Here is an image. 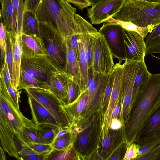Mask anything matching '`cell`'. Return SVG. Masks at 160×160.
I'll use <instances>...</instances> for the list:
<instances>
[{
	"label": "cell",
	"mask_w": 160,
	"mask_h": 160,
	"mask_svg": "<svg viewBox=\"0 0 160 160\" xmlns=\"http://www.w3.org/2000/svg\"><path fill=\"white\" fill-rule=\"evenodd\" d=\"M83 92L82 91L78 82L73 79L69 85L67 100L64 105L70 104L76 102Z\"/></svg>",
	"instance_id": "36"
},
{
	"label": "cell",
	"mask_w": 160,
	"mask_h": 160,
	"mask_svg": "<svg viewBox=\"0 0 160 160\" xmlns=\"http://www.w3.org/2000/svg\"><path fill=\"white\" fill-rule=\"evenodd\" d=\"M142 160H160V144L136 159Z\"/></svg>",
	"instance_id": "42"
},
{
	"label": "cell",
	"mask_w": 160,
	"mask_h": 160,
	"mask_svg": "<svg viewBox=\"0 0 160 160\" xmlns=\"http://www.w3.org/2000/svg\"><path fill=\"white\" fill-rule=\"evenodd\" d=\"M144 1L152 2H160V0H142Z\"/></svg>",
	"instance_id": "57"
},
{
	"label": "cell",
	"mask_w": 160,
	"mask_h": 160,
	"mask_svg": "<svg viewBox=\"0 0 160 160\" xmlns=\"http://www.w3.org/2000/svg\"><path fill=\"white\" fill-rule=\"evenodd\" d=\"M74 138V133L69 129L68 132L55 139L51 144L53 150H61L67 148L73 143Z\"/></svg>",
	"instance_id": "34"
},
{
	"label": "cell",
	"mask_w": 160,
	"mask_h": 160,
	"mask_svg": "<svg viewBox=\"0 0 160 160\" xmlns=\"http://www.w3.org/2000/svg\"><path fill=\"white\" fill-rule=\"evenodd\" d=\"M38 21L35 15L28 11L23 12L22 33L28 35H38Z\"/></svg>",
	"instance_id": "28"
},
{
	"label": "cell",
	"mask_w": 160,
	"mask_h": 160,
	"mask_svg": "<svg viewBox=\"0 0 160 160\" xmlns=\"http://www.w3.org/2000/svg\"><path fill=\"white\" fill-rule=\"evenodd\" d=\"M21 69L26 71L36 79L49 86L52 75L61 69L55 64L48 55L22 56Z\"/></svg>",
	"instance_id": "9"
},
{
	"label": "cell",
	"mask_w": 160,
	"mask_h": 160,
	"mask_svg": "<svg viewBox=\"0 0 160 160\" xmlns=\"http://www.w3.org/2000/svg\"><path fill=\"white\" fill-rule=\"evenodd\" d=\"M113 18L119 21L130 22L151 32L160 22V2L142 0H125L120 10Z\"/></svg>",
	"instance_id": "3"
},
{
	"label": "cell",
	"mask_w": 160,
	"mask_h": 160,
	"mask_svg": "<svg viewBox=\"0 0 160 160\" xmlns=\"http://www.w3.org/2000/svg\"><path fill=\"white\" fill-rule=\"evenodd\" d=\"M103 35L113 57L122 62L126 59L124 28L119 23L104 22L98 31Z\"/></svg>",
	"instance_id": "12"
},
{
	"label": "cell",
	"mask_w": 160,
	"mask_h": 160,
	"mask_svg": "<svg viewBox=\"0 0 160 160\" xmlns=\"http://www.w3.org/2000/svg\"><path fill=\"white\" fill-rule=\"evenodd\" d=\"M7 88L15 106L18 110H20L19 106V102L20 101V92L14 88L12 83Z\"/></svg>",
	"instance_id": "46"
},
{
	"label": "cell",
	"mask_w": 160,
	"mask_h": 160,
	"mask_svg": "<svg viewBox=\"0 0 160 160\" xmlns=\"http://www.w3.org/2000/svg\"><path fill=\"white\" fill-rule=\"evenodd\" d=\"M38 35L51 60L59 68L66 72L67 40L52 24L44 21L38 22Z\"/></svg>",
	"instance_id": "5"
},
{
	"label": "cell",
	"mask_w": 160,
	"mask_h": 160,
	"mask_svg": "<svg viewBox=\"0 0 160 160\" xmlns=\"http://www.w3.org/2000/svg\"><path fill=\"white\" fill-rule=\"evenodd\" d=\"M102 107L91 116L75 121L69 127L74 134V148L81 156H87L91 151L94 139L101 137L103 119Z\"/></svg>",
	"instance_id": "4"
},
{
	"label": "cell",
	"mask_w": 160,
	"mask_h": 160,
	"mask_svg": "<svg viewBox=\"0 0 160 160\" xmlns=\"http://www.w3.org/2000/svg\"><path fill=\"white\" fill-rule=\"evenodd\" d=\"M140 146L136 159L160 144V133L154 135L136 142Z\"/></svg>",
	"instance_id": "31"
},
{
	"label": "cell",
	"mask_w": 160,
	"mask_h": 160,
	"mask_svg": "<svg viewBox=\"0 0 160 160\" xmlns=\"http://www.w3.org/2000/svg\"><path fill=\"white\" fill-rule=\"evenodd\" d=\"M0 113L10 124L16 136H20L24 127H37L34 123L23 115L15 106L9 95L3 72H0Z\"/></svg>",
	"instance_id": "6"
},
{
	"label": "cell",
	"mask_w": 160,
	"mask_h": 160,
	"mask_svg": "<svg viewBox=\"0 0 160 160\" xmlns=\"http://www.w3.org/2000/svg\"><path fill=\"white\" fill-rule=\"evenodd\" d=\"M37 138L36 143L51 144L54 141L58 130L62 128L51 124L37 126Z\"/></svg>",
	"instance_id": "26"
},
{
	"label": "cell",
	"mask_w": 160,
	"mask_h": 160,
	"mask_svg": "<svg viewBox=\"0 0 160 160\" xmlns=\"http://www.w3.org/2000/svg\"><path fill=\"white\" fill-rule=\"evenodd\" d=\"M125 0H103L92 5L88 9V17L92 24L107 22L118 12Z\"/></svg>",
	"instance_id": "14"
},
{
	"label": "cell",
	"mask_w": 160,
	"mask_h": 160,
	"mask_svg": "<svg viewBox=\"0 0 160 160\" xmlns=\"http://www.w3.org/2000/svg\"><path fill=\"white\" fill-rule=\"evenodd\" d=\"M67 52L66 72L80 83V72L78 61L72 47L70 38L67 40Z\"/></svg>",
	"instance_id": "25"
},
{
	"label": "cell",
	"mask_w": 160,
	"mask_h": 160,
	"mask_svg": "<svg viewBox=\"0 0 160 160\" xmlns=\"http://www.w3.org/2000/svg\"><path fill=\"white\" fill-rule=\"evenodd\" d=\"M2 0H0V2L1 3L2 2Z\"/></svg>",
	"instance_id": "58"
},
{
	"label": "cell",
	"mask_w": 160,
	"mask_h": 160,
	"mask_svg": "<svg viewBox=\"0 0 160 160\" xmlns=\"http://www.w3.org/2000/svg\"><path fill=\"white\" fill-rule=\"evenodd\" d=\"M108 22L119 23L123 28L128 31L137 32L144 38L151 32L150 30L148 28L141 27L130 22L118 21L112 18L109 19Z\"/></svg>",
	"instance_id": "37"
},
{
	"label": "cell",
	"mask_w": 160,
	"mask_h": 160,
	"mask_svg": "<svg viewBox=\"0 0 160 160\" xmlns=\"http://www.w3.org/2000/svg\"><path fill=\"white\" fill-rule=\"evenodd\" d=\"M27 88L50 90L48 84L36 79L26 71L21 69L19 83L18 89L19 91Z\"/></svg>",
	"instance_id": "27"
},
{
	"label": "cell",
	"mask_w": 160,
	"mask_h": 160,
	"mask_svg": "<svg viewBox=\"0 0 160 160\" xmlns=\"http://www.w3.org/2000/svg\"><path fill=\"white\" fill-rule=\"evenodd\" d=\"M15 37L12 36L9 32L7 30L6 61L9 68L12 84L13 74V42L15 40Z\"/></svg>",
	"instance_id": "32"
},
{
	"label": "cell",
	"mask_w": 160,
	"mask_h": 160,
	"mask_svg": "<svg viewBox=\"0 0 160 160\" xmlns=\"http://www.w3.org/2000/svg\"><path fill=\"white\" fill-rule=\"evenodd\" d=\"M76 9L64 0H42L35 13L38 22L51 23L66 40L81 32Z\"/></svg>",
	"instance_id": "2"
},
{
	"label": "cell",
	"mask_w": 160,
	"mask_h": 160,
	"mask_svg": "<svg viewBox=\"0 0 160 160\" xmlns=\"http://www.w3.org/2000/svg\"><path fill=\"white\" fill-rule=\"evenodd\" d=\"M122 65V105L120 120L123 127H125L130 113L132 92L139 67V62L126 59Z\"/></svg>",
	"instance_id": "11"
},
{
	"label": "cell",
	"mask_w": 160,
	"mask_h": 160,
	"mask_svg": "<svg viewBox=\"0 0 160 160\" xmlns=\"http://www.w3.org/2000/svg\"><path fill=\"white\" fill-rule=\"evenodd\" d=\"M0 160H5L6 159V157L5 154V151L1 147H0Z\"/></svg>",
	"instance_id": "55"
},
{
	"label": "cell",
	"mask_w": 160,
	"mask_h": 160,
	"mask_svg": "<svg viewBox=\"0 0 160 160\" xmlns=\"http://www.w3.org/2000/svg\"><path fill=\"white\" fill-rule=\"evenodd\" d=\"M126 59L140 62L144 60L146 45L143 38L138 33L124 28Z\"/></svg>",
	"instance_id": "15"
},
{
	"label": "cell",
	"mask_w": 160,
	"mask_h": 160,
	"mask_svg": "<svg viewBox=\"0 0 160 160\" xmlns=\"http://www.w3.org/2000/svg\"><path fill=\"white\" fill-rule=\"evenodd\" d=\"M113 81V76L112 72L109 75L108 81L105 91L102 106V110L104 114L106 111L108 106L112 90Z\"/></svg>",
	"instance_id": "39"
},
{
	"label": "cell",
	"mask_w": 160,
	"mask_h": 160,
	"mask_svg": "<svg viewBox=\"0 0 160 160\" xmlns=\"http://www.w3.org/2000/svg\"><path fill=\"white\" fill-rule=\"evenodd\" d=\"M0 25V44L1 51V67L3 68L6 61V40L7 36V28L4 25L1 17Z\"/></svg>",
	"instance_id": "38"
},
{
	"label": "cell",
	"mask_w": 160,
	"mask_h": 160,
	"mask_svg": "<svg viewBox=\"0 0 160 160\" xmlns=\"http://www.w3.org/2000/svg\"><path fill=\"white\" fill-rule=\"evenodd\" d=\"M121 63L119 62L117 63L112 71L114 77L113 87L108 108L103 117L101 141L104 138L110 129L112 111L122 94L123 67Z\"/></svg>",
	"instance_id": "13"
},
{
	"label": "cell",
	"mask_w": 160,
	"mask_h": 160,
	"mask_svg": "<svg viewBox=\"0 0 160 160\" xmlns=\"http://www.w3.org/2000/svg\"><path fill=\"white\" fill-rule=\"evenodd\" d=\"M160 53V38H157L146 45V55Z\"/></svg>",
	"instance_id": "44"
},
{
	"label": "cell",
	"mask_w": 160,
	"mask_h": 160,
	"mask_svg": "<svg viewBox=\"0 0 160 160\" xmlns=\"http://www.w3.org/2000/svg\"><path fill=\"white\" fill-rule=\"evenodd\" d=\"M160 38V22L155 27L151 32L148 34L146 38V44H148L155 39Z\"/></svg>",
	"instance_id": "48"
},
{
	"label": "cell",
	"mask_w": 160,
	"mask_h": 160,
	"mask_svg": "<svg viewBox=\"0 0 160 160\" xmlns=\"http://www.w3.org/2000/svg\"><path fill=\"white\" fill-rule=\"evenodd\" d=\"M78 155L73 143L66 149L52 150L48 155L46 160H76L78 159Z\"/></svg>",
	"instance_id": "29"
},
{
	"label": "cell",
	"mask_w": 160,
	"mask_h": 160,
	"mask_svg": "<svg viewBox=\"0 0 160 160\" xmlns=\"http://www.w3.org/2000/svg\"><path fill=\"white\" fill-rule=\"evenodd\" d=\"M118 130L109 129L108 133L101 142L100 150L98 151V154L102 160H106L113 151L118 140L119 132Z\"/></svg>",
	"instance_id": "24"
},
{
	"label": "cell",
	"mask_w": 160,
	"mask_h": 160,
	"mask_svg": "<svg viewBox=\"0 0 160 160\" xmlns=\"http://www.w3.org/2000/svg\"><path fill=\"white\" fill-rule=\"evenodd\" d=\"M93 60V68L97 72L108 75L114 66L113 56L104 36L98 31L91 34Z\"/></svg>",
	"instance_id": "10"
},
{
	"label": "cell",
	"mask_w": 160,
	"mask_h": 160,
	"mask_svg": "<svg viewBox=\"0 0 160 160\" xmlns=\"http://www.w3.org/2000/svg\"><path fill=\"white\" fill-rule=\"evenodd\" d=\"M123 127L122 123L119 119L114 118L111 120L110 129L113 130H118Z\"/></svg>",
	"instance_id": "53"
},
{
	"label": "cell",
	"mask_w": 160,
	"mask_h": 160,
	"mask_svg": "<svg viewBox=\"0 0 160 160\" xmlns=\"http://www.w3.org/2000/svg\"><path fill=\"white\" fill-rule=\"evenodd\" d=\"M20 2V0H12L13 12L12 34L14 36H15L16 35V29Z\"/></svg>",
	"instance_id": "45"
},
{
	"label": "cell",
	"mask_w": 160,
	"mask_h": 160,
	"mask_svg": "<svg viewBox=\"0 0 160 160\" xmlns=\"http://www.w3.org/2000/svg\"><path fill=\"white\" fill-rule=\"evenodd\" d=\"M25 145L30 147L39 154L48 155L53 150L51 144H46L36 143H30Z\"/></svg>",
	"instance_id": "41"
},
{
	"label": "cell",
	"mask_w": 160,
	"mask_h": 160,
	"mask_svg": "<svg viewBox=\"0 0 160 160\" xmlns=\"http://www.w3.org/2000/svg\"><path fill=\"white\" fill-rule=\"evenodd\" d=\"M16 138L22 146H24L30 143H36L37 138V127H24L21 134L16 136Z\"/></svg>",
	"instance_id": "33"
},
{
	"label": "cell",
	"mask_w": 160,
	"mask_h": 160,
	"mask_svg": "<svg viewBox=\"0 0 160 160\" xmlns=\"http://www.w3.org/2000/svg\"><path fill=\"white\" fill-rule=\"evenodd\" d=\"M22 26L17 25L16 29L15 40L13 42V64L12 84L14 88L17 90L19 83L22 58Z\"/></svg>",
	"instance_id": "20"
},
{
	"label": "cell",
	"mask_w": 160,
	"mask_h": 160,
	"mask_svg": "<svg viewBox=\"0 0 160 160\" xmlns=\"http://www.w3.org/2000/svg\"><path fill=\"white\" fill-rule=\"evenodd\" d=\"M16 135L14 132L0 125V138L2 148L9 156L20 160Z\"/></svg>",
	"instance_id": "22"
},
{
	"label": "cell",
	"mask_w": 160,
	"mask_h": 160,
	"mask_svg": "<svg viewBox=\"0 0 160 160\" xmlns=\"http://www.w3.org/2000/svg\"><path fill=\"white\" fill-rule=\"evenodd\" d=\"M20 160H45L47 155L40 154L27 145L21 146L18 150Z\"/></svg>",
	"instance_id": "35"
},
{
	"label": "cell",
	"mask_w": 160,
	"mask_h": 160,
	"mask_svg": "<svg viewBox=\"0 0 160 160\" xmlns=\"http://www.w3.org/2000/svg\"><path fill=\"white\" fill-rule=\"evenodd\" d=\"M160 105V73L151 74L146 87L131 103L123 131L126 146L136 142L139 132L152 114Z\"/></svg>",
	"instance_id": "1"
},
{
	"label": "cell",
	"mask_w": 160,
	"mask_h": 160,
	"mask_svg": "<svg viewBox=\"0 0 160 160\" xmlns=\"http://www.w3.org/2000/svg\"><path fill=\"white\" fill-rule=\"evenodd\" d=\"M92 33L91 34L90 37L88 40L87 45V54L88 69L91 67H93V51L92 41L91 35Z\"/></svg>",
	"instance_id": "47"
},
{
	"label": "cell",
	"mask_w": 160,
	"mask_h": 160,
	"mask_svg": "<svg viewBox=\"0 0 160 160\" xmlns=\"http://www.w3.org/2000/svg\"><path fill=\"white\" fill-rule=\"evenodd\" d=\"M123 142L120 143L112 152L110 156L106 160H118L120 158L122 151V148Z\"/></svg>",
	"instance_id": "51"
},
{
	"label": "cell",
	"mask_w": 160,
	"mask_h": 160,
	"mask_svg": "<svg viewBox=\"0 0 160 160\" xmlns=\"http://www.w3.org/2000/svg\"><path fill=\"white\" fill-rule=\"evenodd\" d=\"M91 3L92 4V5H93L98 2L102 1L103 0H89Z\"/></svg>",
	"instance_id": "56"
},
{
	"label": "cell",
	"mask_w": 160,
	"mask_h": 160,
	"mask_svg": "<svg viewBox=\"0 0 160 160\" xmlns=\"http://www.w3.org/2000/svg\"><path fill=\"white\" fill-rule=\"evenodd\" d=\"M1 3L2 8L0 11V17L3 20L7 30L12 34L13 12L12 0H2Z\"/></svg>",
	"instance_id": "30"
},
{
	"label": "cell",
	"mask_w": 160,
	"mask_h": 160,
	"mask_svg": "<svg viewBox=\"0 0 160 160\" xmlns=\"http://www.w3.org/2000/svg\"><path fill=\"white\" fill-rule=\"evenodd\" d=\"M69 38L70 40L72 47L79 62V51L78 34L73 35Z\"/></svg>",
	"instance_id": "52"
},
{
	"label": "cell",
	"mask_w": 160,
	"mask_h": 160,
	"mask_svg": "<svg viewBox=\"0 0 160 160\" xmlns=\"http://www.w3.org/2000/svg\"><path fill=\"white\" fill-rule=\"evenodd\" d=\"M77 7L80 10L92 5L89 0H64Z\"/></svg>",
	"instance_id": "50"
},
{
	"label": "cell",
	"mask_w": 160,
	"mask_h": 160,
	"mask_svg": "<svg viewBox=\"0 0 160 160\" xmlns=\"http://www.w3.org/2000/svg\"><path fill=\"white\" fill-rule=\"evenodd\" d=\"M140 148V145L136 142L128 146L122 160H134L138 156Z\"/></svg>",
	"instance_id": "40"
},
{
	"label": "cell",
	"mask_w": 160,
	"mask_h": 160,
	"mask_svg": "<svg viewBox=\"0 0 160 160\" xmlns=\"http://www.w3.org/2000/svg\"><path fill=\"white\" fill-rule=\"evenodd\" d=\"M69 131V128H61L58 130L55 139L63 136L65 134L68 132Z\"/></svg>",
	"instance_id": "54"
},
{
	"label": "cell",
	"mask_w": 160,
	"mask_h": 160,
	"mask_svg": "<svg viewBox=\"0 0 160 160\" xmlns=\"http://www.w3.org/2000/svg\"><path fill=\"white\" fill-rule=\"evenodd\" d=\"M73 77L66 72L60 69L52 76L49 82L50 91L64 105L67 97L69 85Z\"/></svg>",
	"instance_id": "16"
},
{
	"label": "cell",
	"mask_w": 160,
	"mask_h": 160,
	"mask_svg": "<svg viewBox=\"0 0 160 160\" xmlns=\"http://www.w3.org/2000/svg\"><path fill=\"white\" fill-rule=\"evenodd\" d=\"M24 90L48 110L62 128H69L71 124L62 103L50 90L31 88Z\"/></svg>",
	"instance_id": "8"
},
{
	"label": "cell",
	"mask_w": 160,
	"mask_h": 160,
	"mask_svg": "<svg viewBox=\"0 0 160 160\" xmlns=\"http://www.w3.org/2000/svg\"><path fill=\"white\" fill-rule=\"evenodd\" d=\"M139 62V67L135 80L131 105L138 93L146 87L151 74L147 68L144 60Z\"/></svg>",
	"instance_id": "23"
},
{
	"label": "cell",
	"mask_w": 160,
	"mask_h": 160,
	"mask_svg": "<svg viewBox=\"0 0 160 160\" xmlns=\"http://www.w3.org/2000/svg\"><path fill=\"white\" fill-rule=\"evenodd\" d=\"M160 133V105L152 114L138 134L136 142Z\"/></svg>",
	"instance_id": "21"
},
{
	"label": "cell",
	"mask_w": 160,
	"mask_h": 160,
	"mask_svg": "<svg viewBox=\"0 0 160 160\" xmlns=\"http://www.w3.org/2000/svg\"><path fill=\"white\" fill-rule=\"evenodd\" d=\"M28 101L33 120L36 126L42 124H51L62 128L60 124L48 110L29 95Z\"/></svg>",
	"instance_id": "18"
},
{
	"label": "cell",
	"mask_w": 160,
	"mask_h": 160,
	"mask_svg": "<svg viewBox=\"0 0 160 160\" xmlns=\"http://www.w3.org/2000/svg\"><path fill=\"white\" fill-rule=\"evenodd\" d=\"M44 55L48 54L43 42L38 35L22 33V56L34 57Z\"/></svg>",
	"instance_id": "19"
},
{
	"label": "cell",
	"mask_w": 160,
	"mask_h": 160,
	"mask_svg": "<svg viewBox=\"0 0 160 160\" xmlns=\"http://www.w3.org/2000/svg\"><path fill=\"white\" fill-rule=\"evenodd\" d=\"M109 75L96 72L93 67L88 69V100L80 118L91 116L102 107Z\"/></svg>",
	"instance_id": "7"
},
{
	"label": "cell",
	"mask_w": 160,
	"mask_h": 160,
	"mask_svg": "<svg viewBox=\"0 0 160 160\" xmlns=\"http://www.w3.org/2000/svg\"><path fill=\"white\" fill-rule=\"evenodd\" d=\"M96 31L87 32L78 34L79 51L80 86L82 92L85 91L87 89L88 69L87 49L88 42L91 33Z\"/></svg>",
	"instance_id": "17"
},
{
	"label": "cell",
	"mask_w": 160,
	"mask_h": 160,
	"mask_svg": "<svg viewBox=\"0 0 160 160\" xmlns=\"http://www.w3.org/2000/svg\"><path fill=\"white\" fill-rule=\"evenodd\" d=\"M42 0H25L23 2V11L31 12L35 14Z\"/></svg>",
	"instance_id": "43"
},
{
	"label": "cell",
	"mask_w": 160,
	"mask_h": 160,
	"mask_svg": "<svg viewBox=\"0 0 160 160\" xmlns=\"http://www.w3.org/2000/svg\"><path fill=\"white\" fill-rule=\"evenodd\" d=\"M122 105V93L117 101L115 106L112 111L111 120L114 118L119 119L120 120Z\"/></svg>",
	"instance_id": "49"
}]
</instances>
